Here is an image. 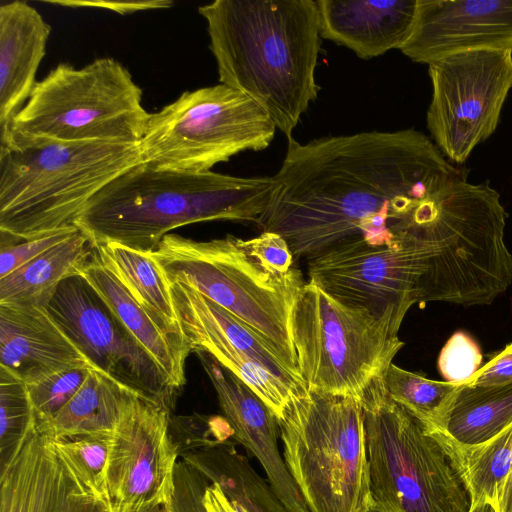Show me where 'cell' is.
Here are the masks:
<instances>
[{
	"mask_svg": "<svg viewBox=\"0 0 512 512\" xmlns=\"http://www.w3.org/2000/svg\"><path fill=\"white\" fill-rule=\"evenodd\" d=\"M453 166L415 129L288 139L275 191L257 225L310 261L350 241L393 244L457 180Z\"/></svg>",
	"mask_w": 512,
	"mask_h": 512,
	"instance_id": "6da1fadb",
	"label": "cell"
},
{
	"mask_svg": "<svg viewBox=\"0 0 512 512\" xmlns=\"http://www.w3.org/2000/svg\"><path fill=\"white\" fill-rule=\"evenodd\" d=\"M206 20L219 81L239 90L292 138L320 90V15L313 0H216Z\"/></svg>",
	"mask_w": 512,
	"mask_h": 512,
	"instance_id": "7a4b0ae2",
	"label": "cell"
},
{
	"mask_svg": "<svg viewBox=\"0 0 512 512\" xmlns=\"http://www.w3.org/2000/svg\"><path fill=\"white\" fill-rule=\"evenodd\" d=\"M274 177L185 172L137 164L110 181L82 208L74 226L93 246L153 251L169 231L215 220L257 224L275 191Z\"/></svg>",
	"mask_w": 512,
	"mask_h": 512,
	"instance_id": "3957f363",
	"label": "cell"
},
{
	"mask_svg": "<svg viewBox=\"0 0 512 512\" xmlns=\"http://www.w3.org/2000/svg\"><path fill=\"white\" fill-rule=\"evenodd\" d=\"M142 162L140 143L62 142L10 131L0 141L1 245L74 226L96 193Z\"/></svg>",
	"mask_w": 512,
	"mask_h": 512,
	"instance_id": "277c9868",
	"label": "cell"
},
{
	"mask_svg": "<svg viewBox=\"0 0 512 512\" xmlns=\"http://www.w3.org/2000/svg\"><path fill=\"white\" fill-rule=\"evenodd\" d=\"M507 213L488 182L459 179L403 232L421 270V304L488 305L512 283Z\"/></svg>",
	"mask_w": 512,
	"mask_h": 512,
	"instance_id": "5b68a950",
	"label": "cell"
},
{
	"mask_svg": "<svg viewBox=\"0 0 512 512\" xmlns=\"http://www.w3.org/2000/svg\"><path fill=\"white\" fill-rule=\"evenodd\" d=\"M148 253L168 285L187 284L230 312L300 376L292 319L306 282L297 266L276 271L252 254L246 240L230 234L198 241L168 233Z\"/></svg>",
	"mask_w": 512,
	"mask_h": 512,
	"instance_id": "8992f818",
	"label": "cell"
},
{
	"mask_svg": "<svg viewBox=\"0 0 512 512\" xmlns=\"http://www.w3.org/2000/svg\"><path fill=\"white\" fill-rule=\"evenodd\" d=\"M278 422L285 463L310 512H365L370 507L359 399L307 390L288 403Z\"/></svg>",
	"mask_w": 512,
	"mask_h": 512,
	"instance_id": "52a82bcc",
	"label": "cell"
},
{
	"mask_svg": "<svg viewBox=\"0 0 512 512\" xmlns=\"http://www.w3.org/2000/svg\"><path fill=\"white\" fill-rule=\"evenodd\" d=\"M360 401L373 502L386 512H470V494L444 442L388 396L384 376Z\"/></svg>",
	"mask_w": 512,
	"mask_h": 512,
	"instance_id": "ba28073f",
	"label": "cell"
},
{
	"mask_svg": "<svg viewBox=\"0 0 512 512\" xmlns=\"http://www.w3.org/2000/svg\"><path fill=\"white\" fill-rule=\"evenodd\" d=\"M402 322L349 305L305 283L293 312L299 374L308 391L361 399L404 346Z\"/></svg>",
	"mask_w": 512,
	"mask_h": 512,
	"instance_id": "9c48e42d",
	"label": "cell"
},
{
	"mask_svg": "<svg viewBox=\"0 0 512 512\" xmlns=\"http://www.w3.org/2000/svg\"><path fill=\"white\" fill-rule=\"evenodd\" d=\"M142 89L111 57L60 63L37 81L10 131L62 142L139 144L150 118Z\"/></svg>",
	"mask_w": 512,
	"mask_h": 512,
	"instance_id": "30bf717a",
	"label": "cell"
},
{
	"mask_svg": "<svg viewBox=\"0 0 512 512\" xmlns=\"http://www.w3.org/2000/svg\"><path fill=\"white\" fill-rule=\"evenodd\" d=\"M276 129L255 101L220 83L185 91L151 113L140 148L143 162L155 168L205 172L240 152L267 148Z\"/></svg>",
	"mask_w": 512,
	"mask_h": 512,
	"instance_id": "8fae6325",
	"label": "cell"
},
{
	"mask_svg": "<svg viewBox=\"0 0 512 512\" xmlns=\"http://www.w3.org/2000/svg\"><path fill=\"white\" fill-rule=\"evenodd\" d=\"M427 128L449 160L464 164L496 130L512 88V50L457 52L428 64Z\"/></svg>",
	"mask_w": 512,
	"mask_h": 512,
	"instance_id": "7c38bea8",
	"label": "cell"
},
{
	"mask_svg": "<svg viewBox=\"0 0 512 512\" xmlns=\"http://www.w3.org/2000/svg\"><path fill=\"white\" fill-rule=\"evenodd\" d=\"M169 290L192 352L213 356L249 386L277 418L292 399L307 392L302 378L244 322L187 284H170Z\"/></svg>",
	"mask_w": 512,
	"mask_h": 512,
	"instance_id": "4fadbf2b",
	"label": "cell"
},
{
	"mask_svg": "<svg viewBox=\"0 0 512 512\" xmlns=\"http://www.w3.org/2000/svg\"><path fill=\"white\" fill-rule=\"evenodd\" d=\"M44 308L95 369L134 392L169 406L176 391L80 275L63 280Z\"/></svg>",
	"mask_w": 512,
	"mask_h": 512,
	"instance_id": "5bb4252c",
	"label": "cell"
},
{
	"mask_svg": "<svg viewBox=\"0 0 512 512\" xmlns=\"http://www.w3.org/2000/svg\"><path fill=\"white\" fill-rule=\"evenodd\" d=\"M169 423V406L141 395L125 410L110 442V512H147L172 503L177 448Z\"/></svg>",
	"mask_w": 512,
	"mask_h": 512,
	"instance_id": "9a60e30c",
	"label": "cell"
},
{
	"mask_svg": "<svg viewBox=\"0 0 512 512\" xmlns=\"http://www.w3.org/2000/svg\"><path fill=\"white\" fill-rule=\"evenodd\" d=\"M399 50L425 64L463 51L512 50V0H417Z\"/></svg>",
	"mask_w": 512,
	"mask_h": 512,
	"instance_id": "2e32d148",
	"label": "cell"
},
{
	"mask_svg": "<svg viewBox=\"0 0 512 512\" xmlns=\"http://www.w3.org/2000/svg\"><path fill=\"white\" fill-rule=\"evenodd\" d=\"M195 353L216 391L232 436L259 461L279 501L290 512H310L280 454L277 416L249 386L213 356L200 350Z\"/></svg>",
	"mask_w": 512,
	"mask_h": 512,
	"instance_id": "e0dca14e",
	"label": "cell"
},
{
	"mask_svg": "<svg viewBox=\"0 0 512 512\" xmlns=\"http://www.w3.org/2000/svg\"><path fill=\"white\" fill-rule=\"evenodd\" d=\"M35 423L2 464L0 512H94Z\"/></svg>",
	"mask_w": 512,
	"mask_h": 512,
	"instance_id": "ac0fdd59",
	"label": "cell"
},
{
	"mask_svg": "<svg viewBox=\"0 0 512 512\" xmlns=\"http://www.w3.org/2000/svg\"><path fill=\"white\" fill-rule=\"evenodd\" d=\"M0 367L30 384L93 366L44 307L0 305Z\"/></svg>",
	"mask_w": 512,
	"mask_h": 512,
	"instance_id": "d6986e66",
	"label": "cell"
},
{
	"mask_svg": "<svg viewBox=\"0 0 512 512\" xmlns=\"http://www.w3.org/2000/svg\"><path fill=\"white\" fill-rule=\"evenodd\" d=\"M50 34L51 26L27 2L0 6V141L37 83Z\"/></svg>",
	"mask_w": 512,
	"mask_h": 512,
	"instance_id": "ffe728a7",
	"label": "cell"
},
{
	"mask_svg": "<svg viewBox=\"0 0 512 512\" xmlns=\"http://www.w3.org/2000/svg\"><path fill=\"white\" fill-rule=\"evenodd\" d=\"M320 36L370 59L408 38L417 0H318Z\"/></svg>",
	"mask_w": 512,
	"mask_h": 512,
	"instance_id": "44dd1931",
	"label": "cell"
},
{
	"mask_svg": "<svg viewBox=\"0 0 512 512\" xmlns=\"http://www.w3.org/2000/svg\"><path fill=\"white\" fill-rule=\"evenodd\" d=\"M79 275L154 360L170 387L175 391L181 388L185 383V361L191 351L159 328L117 277L105 267L94 246Z\"/></svg>",
	"mask_w": 512,
	"mask_h": 512,
	"instance_id": "7402d4cb",
	"label": "cell"
},
{
	"mask_svg": "<svg viewBox=\"0 0 512 512\" xmlns=\"http://www.w3.org/2000/svg\"><path fill=\"white\" fill-rule=\"evenodd\" d=\"M137 395L140 394L92 368L74 397L40 433L51 440L77 436L111 437Z\"/></svg>",
	"mask_w": 512,
	"mask_h": 512,
	"instance_id": "603a6c76",
	"label": "cell"
},
{
	"mask_svg": "<svg viewBox=\"0 0 512 512\" xmlns=\"http://www.w3.org/2000/svg\"><path fill=\"white\" fill-rule=\"evenodd\" d=\"M512 424V384L497 387L461 385L437 428L456 448L481 445Z\"/></svg>",
	"mask_w": 512,
	"mask_h": 512,
	"instance_id": "cb8c5ba5",
	"label": "cell"
},
{
	"mask_svg": "<svg viewBox=\"0 0 512 512\" xmlns=\"http://www.w3.org/2000/svg\"><path fill=\"white\" fill-rule=\"evenodd\" d=\"M93 245L80 230L0 279V305L44 307L59 284L79 275Z\"/></svg>",
	"mask_w": 512,
	"mask_h": 512,
	"instance_id": "d4e9b609",
	"label": "cell"
},
{
	"mask_svg": "<svg viewBox=\"0 0 512 512\" xmlns=\"http://www.w3.org/2000/svg\"><path fill=\"white\" fill-rule=\"evenodd\" d=\"M94 247L105 267L117 277L159 328L192 352L176 315L169 285L149 253L114 243Z\"/></svg>",
	"mask_w": 512,
	"mask_h": 512,
	"instance_id": "484cf974",
	"label": "cell"
},
{
	"mask_svg": "<svg viewBox=\"0 0 512 512\" xmlns=\"http://www.w3.org/2000/svg\"><path fill=\"white\" fill-rule=\"evenodd\" d=\"M197 462V469L205 477L217 482L231 500L248 512H290L233 446L212 447Z\"/></svg>",
	"mask_w": 512,
	"mask_h": 512,
	"instance_id": "4316f807",
	"label": "cell"
},
{
	"mask_svg": "<svg viewBox=\"0 0 512 512\" xmlns=\"http://www.w3.org/2000/svg\"><path fill=\"white\" fill-rule=\"evenodd\" d=\"M444 444L464 479L472 507L485 501L493 503L498 484L512 470V424L475 447Z\"/></svg>",
	"mask_w": 512,
	"mask_h": 512,
	"instance_id": "83f0119b",
	"label": "cell"
},
{
	"mask_svg": "<svg viewBox=\"0 0 512 512\" xmlns=\"http://www.w3.org/2000/svg\"><path fill=\"white\" fill-rule=\"evenodd\" d=\"M388 396L430 432L439 425L456 392L464 383L436 381L392 363L384 374Z\"/></svg>",
	"mask_w": 512,
	"mask_h": 512,
	"instance_id": "f1b7e54d",
	"label": "cell"
},
{
	"mask_svg": "<svg viewBox=\"0 0 512 512\" xmlns=\"http://www.w3.org/2000/svg\"><path fill=\"white\" fill-rule=\"evenodd\" d=\"M111 437L77 436L50 439L61 463L79 489L109 512L107 465Z\"/></svg>",
	"mask_w": 512,
	"mask_h": 512,
	"instance_id": "f546056e",
	"label": "cell"
},
{
	"mask_svg": "<svg viewBox=\"0 0 512 512\" xmlns=\"http://www.w3.org/2000/svg\"><path fill=\"white\" fill-rule=\"evenodd\" d=\"M0 413L3 464L34 425L26 383L3 367H0Z\"/></svg>",
	"mask_w": 512,
	"mask_h": 512,
	"instance_id": "4dcf8cb0",
	"label": "cell"
},
{
	"mask_svg": "<svg viewBox=\"0 0 512 512\" xmlns=\"http://www.w3.org/2000/svg\"><path fill=\"white\" fill-rule=\"evenodd\" d=\"M93 367H77L26 384L35 427L42 432L59 411L74 397Z\"/></svg>",
	"mask_w": 512,
	"mask_h": 512,
	"instance_id": "1f68e13d",
	"label": "cell"
},
{
	"mask_svg": "<svg viewBox=\"0 0 512 512\" xmlns=\"http://www.w3.org/2000/svg\"><path fill=\"white\" fill-rule=\"evenodd\" d=\"M482 354L477 344L465 333L453 334L443 346L438 368L448 382L468 383L481 368Z\"/></svg>",
	"mask_w": 512,
	"mask_h": 512,
	"instance_id": "d6a6232c",
	"label": "cell"
},
{
	"mask_svg": "<svg viewBox=\"0 0 512 512\" xmlns=\"http://www.w3.org/2000/svg\"><path fill=\"white\" fill-rule=\"evenodd\" d=\"M78 230L76 226H71L46 236L1 245L0 279L66 240Z\"/></svg>",
	"mask_w": 512,
	"mask_h": 512,
	"instance_id": "836d02e7",
	"label": "cell"
},
{
	"mask_svg": "<svg viewBox=\"0 0 512 512\" xmlns=\"http://www.w3.org/2000/svg\"><path fill=\"white\" fill-rule=\"evenodd\" d=\"M252 254L268 267L286 273L295 265V257L286 242L279 234L262 232L254 238L246 240Z\"/></svg>",
	"mask_w": 512,
	"mask_h": 512,
	"instance_id": "e575fe53",
	"label": "cell"
},
{
	"mask_svg": "<svg viewBox=\"0 0 512 512\" xmlns=\"http://www.w3.org/2000/svg\"><path fill=\"white\" fill-rule=\"evenodd\" d=\"M467 384L477 387L512 384V344H508L482 366Z\"/></svg>",
	"mask_w": 512,
	"mask_h": 512,
	"instance_id": "d590c367",
	"label": "cell"
},
{
	"mask_svg": "<svg viewBox=\"0 0 512 512\" xmlns=\"http://www.w3.org/2000/svg\"><path fill=\"white\" fill-rule=\"evenodd\" d=\"M47 3L58 4L68 7H97L114 11L118 14H131L144 10L166 9L174 3L170 0H152V1H47Z\"/></svg>",
	"mask_w": 512,
	"mask_h": 512,
	"instance_id": "8d00e7d4",
	"label": "cell"
},
{
	"mask_svg": "<svg viewBox=\"0 0 512 512\" xmlns=\"http://www.w3.org/2000/svg\"><path fill=\"white\" fill-rule=\"evenodd\" d=\"M202 503L205 512H248L246 508L231 500L217 482L205 487Z\"/></svg>",
	"mask_w": 512,
	"mask_h": 512,
	"instance_id": "74e56055",
	"label": "cell"
},
{
	"mask_svg": "<svg viewBox=\"0 0 512 512\" xmlns=\"http://www.w3.org/2000/svg\"><path fill=\"white\" fill-rule=\"evenodd\" d=\"M493 505L496 512H512V470L498 484Z\"/></svg>",
	"mask_w": 512,
	"mask_h": 512,
	"instance_id": "f35d334b",
	"label": "cell"
},
{
	"mask_svg": "<svg viewBox=\"0 0 512 512\" xmlns=\"http://www.w3.org/2000/svg\"><path fill=\"white\" fill-rule=\"evenodd\" d=\"M470 512H496L493 503L485 501L474 505Z\"/></svg>",
	"mask_w": 512,
	"mask_h": 512,
	"instance_id": "ab89813d",
	"label": "cell"
},
{
	"mask_svg": "<svg viewBox=\"0 0 512 512\" xmlns=\"http://www.w3.org/2000/svg\"><path fill=\"white\" fill-rule=\"evenodd\" d=\"M365 512H386L382 507L377 505L376 503H372L370 507Z\"/></svg>",
	"mask_w": 512,
	"mask_h": 512,
	"instance_id": "60d3db41",
	"label": "cell"
},
{
	"mask_svg": "<svg viewBox=\"0 0 512 512\" xmlns=\"http://www.w3.org/2000/svg\"><path fill=\"white\" fill-rule=\"evenodd\" d=\"M147 512H166L164 507H156L154 509H151Z\"/></svg>",
	"mask_w": 512,
	"mask_h": 512,
	"instance_id": "b9f144b4",
	"label": "cell"
},
{
	"mask_svg": "<svg viewBox=\"0 0 512 512\" xmlns=\"http://www.w3.org/2000/svg\"><path fill=\"white\" fill-rule=\"evenodd\" d=\"M94 512H109V511L102 506H97Z\"/></svg>",
	"mask_w": 512,
	"mask_h": 512,
	"instance_id": "7bdbcfd3",
	"label": "cell"
}]
</instances>
